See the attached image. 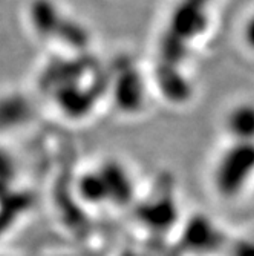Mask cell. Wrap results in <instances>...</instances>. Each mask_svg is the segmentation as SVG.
I'll return each mask as SVG.
<instances>
[{
	"label": "cell",
	"mask_w": 254,
	"mask_h": 256,
	"mask_svg": "<svg viewBox=\"0 0 254 256\" xmlns=\"http://www.w3.org/2000/svg\"><path fill=\"white\" fill-rule=\"evenodd\" d=\"M244 38H245V43L250 46V48L254 50V16H251L250 20H247V23H245Z\"/></svg>",
	"instance_id": "obj_4"
},
{
	"label": "cell",
	"mask_w": 254,
	"mask_h": 256,
	"mask_svg": "<svg viewBox=\"0 0 254 256\" xmlns=\"http://www.w3.org/2000/svg\"><path fill=\"white\" fill-rule=\"evenodd\" d=\"M254 178V143H233L218 160L213 188L222 200L239 198Z\"/></svg>",
	"instance_id": "obj_1"
},
{
	"label": "cell",
	"mask_w": 254,
	"mask_h": 256,
	"mask_svg": "<svg viewBox=\"0 0 254 256\" xmlns=\"http://www.w3.org/2000/svg\"><path fill=\"white\" fill-rule=\"evenodd\" d=\"M225 128L235 143H254V104L235 106L227 115Z\"/></svg>",
	"instance_id": "obj_3"
},
{
	"label": "cell",
	"mask_w": 254,
	"mask_h": 256,
	"mask_svg": "<svg viewBox=\"0 0 254 256\" xmlns=\"http://www.w3.org/2000/svg\"><path fill=\"white\" fill-rule=\"evenodd\" d=\"M187 248L196 253L215 252L219 247V230L218 227L204 216H196L186 232Z\"/></svg>",
	"instance_id": "obj_2"
}]
</instances>
